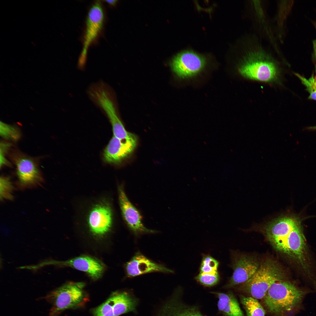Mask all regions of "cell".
I'll return each instance as SVG.
<instances>
[{"label": "cell", "mask_w": 316, "mask_h": 316, "mask_svg": "<svg viewBox=\"0 0 316 316\" xmlns=\"http://www.w3.org/2000/svg\"><path fill=\"white\" fill-rule=\"evenodd\" d=\"M104 20L101 4L99 1H97L90 8L87 17L83 46L78 61V66L80 69L84 67L88 48L102 30Z\"/></svg>", "instance_id": "cell-6"}, {"label": "cell", "mask_w": 316, "mask_h": 316, "mask_svg": "<svg viewBox=\"0 0 316 316\" xmlns=\"http://www.w3.org/2000/svg\"><path fill=\"white\" fill-rule=\"evenodd\" d=\"M83 286L80 283H66L47 295L46 299L52 305L50 316H55L65 310L84 305L89 298L83 290Z\"/></svg>", "instance_id": "cell-4"}, {"label": "cell", "mask_w": 316, "mask_h": 316, "mask_svg": "<svg viewBox=\"0 0 316 316\" xmlns=\"http://www.w3.org/2000/svg\"><path fill=\"white\" fill-rule=\"evenodd\" d=\"M300 222L294 227L287 238L286 254L297 260L305 268V243Z\"/></svg>", "instance_id": "cell-16"}, {"label": "cell", "mask_w": 316, "mask_h": 316, "mask_svg": "<svg viewBox=\"0 0 316 316\" xmlns=\"http://www.w3.org/2000/svg\"><path fill=\"white\" fill-rule=\"evenodd\" d=\"M312 23L315 29L316 32V20L312 21ZM313 52L312 54V59L316 67V37L312 42Z\"/></svg>", "instance_id": "cell-28"}, {"label": "cell", "mask_w": 316, "mask_h": 316, "mask_svg": "<svg viewBox=\"0 0 316 316\" xmlns=\"http://www.w3.org/2000/svg\"><path fill=\"white\" fill-rule=\"evenodd\" d=\"M304 292L291 283L283 280L274 283L263 298L267 312L282 316L291 311L301 300Z\"/></svg>", "instance_id": "cell-1"}, {"label": "cell", "mask_w": 316, "mask_h": 316, "mask_svg": "<svg viewBox=\"0 0 316 316\" xmlns=\"http://www.w3.org/2000/svg\"><path fill=\"white\" fill-rule=\"evenodd\" d=\"M205 58L193 51L186 50L177 54L172 59V71L181 78L191 77L200 72L206 64Z\"/></svg>", "instance_id": "cell-7"}, {"label": "cell", "mask_w": 316, "mask_h": 316, "mask_svg": "<svg viewBox=\"0 0 316 316\" xmlns=\"http://www.w3.org/2000/svg\"><path fill=\"white\" fill-rule=\"evenodd\" d=\"M109 299L112 305L114 316H119L135 309L136 300L126 292L114 293Z\"/></svg>", "instance_id": "cell-17"}, {"label": "cell", "mask_w": 316, "mask_h": 316, "mask_svg": "<svg viewBox=\"0 0 316 316\" xmlns=\"http://www.w3.org/2000/svg\"><path fill=\"white\" fill-rule=\"evenodd\" d=\"M11 144L9 143L2 142L0 144V167L5 165L9 166V162L6 159L5 154L11 147Z\"/></svg>", "instance_id": "cell-27"}, {"label": "cell", "mask_w": 316, "mask_h": 316, "mask_svg": "<svg viewBox=\"0 0 316 316\" xmlns=\"http://www.w3.org/2000/svg\"><path fill=\"white\" fill-rule=\"evenodd\" d=\"M125 269L126 275L129 277L152 272H174L164 266L153 262L139 252L137 253L127 263Z\"/></svg>", "instance_id": "cell-14"}, {"label": "cell", "mask_w": 316, "mask_h": 316, "mask_svg": "<svg viewBox=\"0 0 316 316\" xmlns=\"http://www.w3.org/2000/svg\"><path fill=\"white\" fill-rule=\"evenodd\" d=\"M219 265V262L211 256L205 255L202 261L200 273L210 274L218 273Z\"/></svg>", "instance_id": "cell-22"}, {"label": "cell", "mask_w": 316, "mask_h": 316, "mask_svg": "<svg viewBox=\"0 0 316 316\" xmlns=\"http://www.w3.org/2000/svg\"><path fill=\"white\" fill-rule=\"evenodd\" d=\"M284 277L278 264L273 260L267 259L260 264L253 276L243 284L244 290L250 297L257 300L263 299L272 284L283 280Z\"/></svg>", "instance_id": "cell-3"}, {"label": "cell", "mask_w": 316, "mask_h": 316, "mask_svg": "<svg viewBox=\"0 0 316 316\" xmlns=\"http://www.w3.org/2000/svg\"><path fill=\"white\" fill-rule=\"evenodd\" d=\"M238 71L246 78L267 83L276 81L279 76L275 63L260 51L249 53L240 65Z\"/></svg>", "instance_id": "cell-2"}, {"label": "cell", "mask_w": 316, "mask_h": 316, "mask_svg": "<svg viewBox=\"0 0 316 316\" xmlns=\"http://www.w3.org/2000/svg\"><path fill=\"white\" fill-rule=\"evenodd\" d=\"M241 301L247 316H265V311L257 299L242 296Z\"/></svg>", "instance_id": "cell-20"}, {"label": "cell", "mask_w": 316, "mask_h": 316, "mask_svg": "<svg viewBox=\"0 0 316 316\" xmlns=\"http://www.w3.org/2000/svg\"><path fill=\"white\" fill-rule=\"evenodd\" d=\"M137 142L136 136L127 139L121 140L113 135L104 150L105 160L109 163L119 164L133 153L136 147Z\"/></svg>", "instance_id": "cell-12"}, {"label": "cell", "mask_w": 316, "mask_h": 316, "mask_svg": "<svg viewBox=\"0 0 316 316\" xmlns=\"http://www.w3.org/2000/svg\"><path fill=\"white\" fill-rule=\"evenodd\" d=\"M118 190L122 216L129 229L135 235L156 233V231L148 229L144 226L140 213L128 198L123 185H119Z\"/></svg>", "instance_id": "cell-9"}, {"label": "cell", "mask_w": 316, "mask_h": 316, "mask_svg": "<svg viewBox=\"0 0 316 316\" xmlns=\"http://www.w3.org/2000/svg\"><path fill=\"white\" fill-rule=\"evenodd\" d=\"M308 129L311 130H316V126H313L309 127Z\"/></svg>", "instance_id": "cell-30"}, {"label": "cell", "mask_w": 316, "mask_h": 316, "mask_svg": "<svg viewBox=\"0 0 316 316\" xmlns=\"http://www.w3.org/2000/svg\"><path fill=\"white\" fill-rule=\"evenodd\" d=\"M0 135L5 139L16 141L20 138L21 133L16 126L0 122Z\"/></svg>", "instance_id": "cell-21"}, {"label": "cell", "mask_w": 316, "mask_h": 316, "mask_svg": "<svg viewBox=\"0 0 316 316\" xmlns=\"http://www.w3.org/2000/svg\"><path fill=\"white\" fill-rule=\"evenodd\" d=\"M218 310L226 316H244L238 302L231 293H215Z\"/></svg>", "instance_id": "cell-18"}, {"label": "cell", "mask_w": 316, "mask_h": 316, "mask_svg": "<svg viewBox=\"0 0 316 316\" xmlns=\"http://www.w3.org/2000/svg\"><path fill=\"white\" fill-rule=\"evenodd\" d=\"M113 93L103 92L96 98L95 105L105 114L111 125L114 135L121 140L128 139L136 135L125 128L118 116Z\"/></svg>", "instance_id": "cell-8"}, {"label": "cell", "mask_w": 316, "mask_h": 316, "mask_svg": "<svg viewBox=\"0 0 316 316\" xmlns=\"http://www.w3.org/2000/svg\"><path fill=\"white\" fill-rule=\"evenodd\" d=\"M93 316H114L112 305L109 299L94 309Z\"/></svg>", "instance_id": "cell-26"}, {"label": "cell", "mask_w": 316, "mask_h": 316, "mask_svg": "<svg viewBox=\"0 0 316 316\" xmlns=\"http://www.w3.org/2000/svg\"><path fill=\"white\" fill-rule=\"evenodd\" d=\"M105 1H106L111 6H113L115 5L116 4L117 1L116 0H106Z\"/></svg>", "instance_id": "cell-29"}, {"label": "cell", "mask_w": 316, "mask_h": 316, "mask_svg": "<svg viewBox=\"0 0 316 316\" xmlns=\"http://www.w3.org/2000/svg\"><path fill=\"white\" fill-rule=\"evenodd\" d=\"M299 222L295 217L286 216L279 218L266 226V236L276 250L284 245L290 232Z\"/></svg>", "instance_id": "cell-10"}, {"label": "cell", "mask_w": 316, "mask_h": 316, "mask_svg": "<svg viewBox=\"0 0 316 316\" xmlns=\"http://www.w3.org/2000/svg\"><path fill=\"white\" fill-rule=\"evenodd\" d=\"M112 212L109 205L105 202L95 205L87 217V223L91 232L97 236H102L110 229L112 223Z\"/></svg>", "instance_id": "cell-11"}, {"label": "cell", "mask_w": 316, "mask_h": 316, "mask_svg": "<svg viewBox=\"0 0 316 316\" xmlns=\"http://www.w3.org/2000/svg\"><path fill=\"white\" fill-rule=\"evenodd\" d=\"M294 74L305 87L306 90L309 94L308 99L316 101V79L314 73H312L308 79L297 73Z\"/></svg>", "instance_id": "cell-23"}, {"label": "cell", "mask_w": 316, "mask_h": 316, "mask_svg": "<svg viewBox=\"0 0 316 316\" xmlns=\"http://www.w3.org/2000/svg\"><path fill=\"white\" fill-rule=\"evenodd\" d=\"M260 264L255 257L247 255L235 257L233 260V272L227 288L244 284L249 280L257 270Z\"/></svg>", "instance_id": "cell-13"}, {"label": "cell", "mask_w": 316, "mask_h": 316, "mask_svg": "<svg viewBox=\"0 0 316 316\" xmlns=\"http://www.w3.org/2000/svg\"><path fill=\"white\" fill-rule=\"evenodd\" d=\"M59 264L72 267L85 272L94 279H98L101 276L104 269L103 265L98 260L85 255L59 262Z\"/></svg>", "instance_id": "cell-15"}, {"label": "cell", "mask_w": 316, "mask_h": 316, "mask_svg": "<svg viewBox=\"0 0 316 316\" xmlns=\"http://www.w3.org/2000/svg\"><path fill=\"white\" fill-rule=\"evenodd\" d=\"M218 273L215 274L200 273L195 279L204 286H211L217 284L219 280Z\"/></svg>", "instance_id": "cell-25"}, {"label": "cell", "mask_w": 316, "mask_h": 316, "mask_svg": "<svg viewBox=\"0 0 316 316\" xmlns=\"http://www.w3.org/2000/svg\"><path fill=\"white\" fill-rule=\"evenodd\" d=\"M0 199L11 200L13 199V186L9 178L2 176L0 179Z\"/></svg>", "instance_id": "cell-24"}, {"label": "cell", "mask_w": 316, "mask_h": 316, "mask_svg": "<svg viewBox=\"0 0 316 316\" xmlns=\"http://www.w3.org/2000/svg\"><path fill=\"white\" fill-rule=\"evenodd\" d=\"M159 316H205L197 308L173 301L163 308Z\"/></svg>", "instance_id": "cell-19"}, {"label": "cell", "mask_w": 316, "mask_h": 316, "mask_svg": "<svg viewBox=\"0 0 316 316\" xmlns=\"http://www.w3.org/2000/svg\"><path fill=\"white\" fill-rule=\"evenodd\" d=\"M10 157L14 164L19 183L23 188L39 186L43 180L37 161L33 158L15 151Z\"/></svg>", "instance_id": "cell-5"}]
</instances>
